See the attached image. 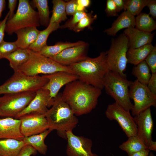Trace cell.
<instances>
[{
	"mask_svg": "<svg viewBox=\"0 0 156 156\" xmlns=\"http://www.w3.org/2000/svg\"><path fill=\"white\" fill-rule=\"evenodd\" d=\"M20 120V131L24 137L40 134L49 129L48 121L44 115L31 112L23 115Z\"/></svg>",
	"mask_w": 156,
	"mask_h": 156,
	"instance_id": "cell-13",
	"label": "cell"
},
{
	"mask_svg": "<svg viewBox=\"0 0 156 156\" xmlns=\"http://www.w3.org/2000/svg\"><path fill=\"white\" fill-rule=\"evenodd\" d=\"M69 66L78 80L102 90L105 76L109 70L106 52L98 57L86 60Z\"/></svg>",
	"mask_w": 156,
	"mask_h": 156,
	"instance_id": "cell-2",
	"label": "cell"
},
{
	"mask_svg": "<svg viewBox=\"0 0 156 156\" xmlns=\"http://www.w3.org/2000/svg\"><path fill=\"white\" fill-rule=\"evenodd\" d=\"M135 16L126 11H124L112 24L111 27L104 31L110 36H115L118 32L123 29L135 26Z\"/></svg>",
	"mask_w": 156,
	"mask_h": 156,
	"instance_id": "cell-21",
	"label": "cell"
},
{
	"mask_svg": "<svg viewBox=\"0 0 156 156\" xmlns=\"http://www.w3.org/2000/svg\"><path fill=\"white\" fill-rule=\"evenodd\" d=\"M137 127V135L150 151H156V142L152 140L153 121L150 108L134 116Z\"/></svg>",
	"mask_w": 156,
	"mask_h": 156,
	"instance_id": "cell-12",
	"label": "cell"
},
{
	"mask_svg": "<svg viewBox=\"0 0 156 156\" xmlns=\"http://www.w3.org/2000/svg\"><path fill=\"white\" fill-rule=\"evenodd\" d=\"M9 12L7 13L4 19L0 22V44L3 41L6 22L8 19Z\"/></svg>",
	"mask_w": 156,
	"mask_h": 156,
	"instance_id": "cell-42",
	"label": "cell"
},
{
	"mask_svg": "<svg viewBox=\"0 0 156 156\" xmlns=\"http://www.w3.org/2000/svg\"><path fill=\"white\" fill-rule=\"evenodd\" d=\"M51 131L48 129L39 134L24 137L23 141L26 145L31 146L40 153L45 155L47 147L44 143V140Z\"/></svg>",
	"mask_w": 156,
	"mask_h": 156,
	"instance_id": "cell-25",
	"label": "cell"
},
{
	"mask_svg": "<svg viewBox=\"0 0 156 156\" xmlns=\"http://www.w3.org/2000/svg\"><path fill=\"white\" fill-rule=\"evenodd\" d=\"M105 11L107 16H118L116 5L113 0H107Z\"/></svg>",
	"mask_w": 156,
	"mask_h": 156,
	"instance_id": "cell-38",
	"label": "cell"
},
{
	"mask_svg": "<svg viewBox=\"0 0 156 156\" xmlns=\"http://www.w3.org/2000/svg\"><path fill=\"white\" fill-rule=\"evenodd\" d=\"M51 107L45 114L49 129L56 130L59 135L66 139V133L72 130L78 123V120L68 104L63 99L61 94L54 98Z\"/></svg>",
	"mask_w": 156,
	"mask_h": 156,
	"instance_id": "cell-3",
	"label": "cell"
},
{
	"mask_svg": "<svg viewBox=\"0 0 156 156\" xmlns=\"http://www.w3.org/2000/svg\"><path fill=\"white\" fill-rule=\"evenodd\" d=\"M19 119L7 117L0 119V139H12L23 141L24 137L20 131Z\"/></svg>",
	"mask_w": 156,
	"mask_h": 156,
	"instance_id": "cell-18",
	"label": "cell"
},
{
	"mask_svg": "<svg viewBox=\"0 0 156 156\" xmlns=\"http://www.w3.org/2000/svg\"><path fill=\"white\" fill-rule=\"evenodd\" d=\"M150 69L144 60L133 67L132 73L136 79L142 84L147 86L151 74Z\"/></svg>",
	"mask_w": 156,
	"mask_h": 156,
	"instance_id": "cell-31",
	"label": "cell"
},
{
	"mask_svg": "<svg viewBox=\"0 0 156 156\" xmlns=\"http://www.w3.org/2000/svg\"><path fill=\"white\" fill-rule=\"evenodd\" d=\"M25 145L23 141L12 139H0V156H18Z\"/></svg>",
	"mask_w": 156,
	"mask_h": 156,
	"instance_id": "cell-22",
	"label": "cell"
},
{
	"mask_svg": "<svg viewBox=\"0 0 156 156\" xmlns=\"http://www.w3.org/2000/svg\"><path fill=\"white\" fill-rule=\"evenodd\" d=\"M128 49V39L123 33L112 39L110 47L106 52L109 70L125 78L124 72L128 63L127 54Z\"/></svg>",
	"mask_w": 156,
	"mask_h": 156,
	"instance_id": "cell-8",
	"label": "cell"
},
{
	"mask_svg": "<svg viewBox=\"0 0 156 156\" xmlns=\"http://www.w3.org/2000/svg\"><path fill=\"white\" fill-rule=\"evenodd\" d=\"M40 31L37 27H28L16 31L17 39L14 42L18 48L28 49L36 40Z\"/></svg>",
	"mask_w": 156,
	"mask_h": 156,
	"instance_id": "cell-20",
	"label": "cell"
},
{
	"mask_svg": "<svg viewBox=\"0 0 156 156\" xmlns=\"http://www.w3.org/2000/svg\"><path fill=\"white\" fill-rule=\"evenodd\" d=\"M18 49L15 42H7L4 40L0 44V60L5 58Z\"/></svg>",
	"mask_w": 156,
	"mask_h": 156,
	"instance_id": "cell-36",
	"label": "cell"
},
{
	"mask_svg": "<svg viewBox=\"0 0 156 156\" xmlns=\"http://www.w3.org/2000/svg\"><path fill=\"white\" fill-rule=\"evenodd\" d=\"M105 114L108 119L117 122L127 137L137 135V125L130 111L125 110L115 102L108 105Z\"/></svg>",
	"mask_w": 156,
	"mask_h": 156,
	"instance_id": "cell-11",
	"label": "cell"
},
{
	"mask_svg": "<svg viewBox=\"0 0 156 156\" xmlns=\"http://www.w3.org/2000/svg\"><path fill=\"white\" fill-rule=\"evenodd\" d=\"M123 34L128 39L129 49H135L151 44L155 33L146 32L131 27L125 29Z\"/></svg>",
	"mask_w": 156,
	"mask_h": 156,
	"instance_id": "cell-19",
	"label": "cell"
},
{
	"mask_svg": "<svg viewBox=\"0 0 156 156\" xmlns=\"http://www.w3.org/2000/svg\"><path fill=\"white\" fill-rule=\"evenodd\" d=\"M44 76L48 81L42 88L48 90L52 98L56 96L63 86L78 79L75 74L65 72H58Z\"/></svg>",
	"mask_w": 156,
	"mask_h": 156,
	"instance_id": "cell-17",
	"label": "cell"
},
{
	"mask_svg": "<svg viewBox=\"0 0 156 156\" xmlns=\"http://www.w3.org/2000/svg\"><path fill=\"white\" fill-rule=\"evenodd\" d=\"M34 5L37 8L40 23L47 27L50 21V12L47 0H33Z\"/></svg>",
	"mask_w": 156,
	"mask_h": 156,
	"instance_id": "cell-32",
	"label": "cell"
},
{
	"mask_svg": "<svg viewBox=\"0 0 156 156\" xmlns=\"http://www.w3.org/2000/svg\"><path fill=\"white\" fill-rule=\"evenodd\" d=\"M148 156H155L154 154L152 152H150Z\"/></svg>",
	"mask_w": 156,
	"mask_h": 156,
	"instance_id": "cell-49",
	"label": "cell"
},
{
	"mask_svg": "<svg viewBox=\"0 0 156 156\" xmlns=\"http://www.w3.org/2000/svg\"><path fill=\"white\" fill-rule=\"evenodd\" d=\"M101 90L77 80L65 86L61 94L75 116L90 112L96 106Z\"/></svg>",
	"mask_w": 156,
	"mask_h": 156,
	"instance_id": "cell-1",
	"label": "cell"
},
{
	"mask_svg": "<svg viewBox=\"0 0 156 156\" xmlns=\"http://www.w3.org/2000/svg\"><path fill=\"white\" fill-rule=\"evenodd\" d=\"M77 11H85L86 8L90 5L91 1L90 0H77Z\"/></svg>",
	"mask_w": 156,
	"mask_h": 156,
	"instance_id": "cell-44",
	"label": "cell"
},
{
	"mask_svg": "<svg viewBox=\"0 0 156 156\" xmlns=\"http://www.w3.org/2000/svg\"><path fill=\"white\" fill-rule=\"evenodd\" d=\"M152 73H156V47L154 48L144 60Z\"/></svg>",
	"mask_w": 156,
	"mask_h": 156,
	"instance_id": "cell-37",
	"label": "cell"
},
{
	"mask_svg": "<svg viewBox=\"0 0 156 156\" xmlns=\"http://www.w3.org/2000/svg\"><path fill=\"white\" fill-rule=\"evenodd\" d=\"M118 12L124 10L126 0H113Z\"/></svg>",
	"mask_w": 156,
	"mask_h": 156,
	"instance_id": "cell-46",
	"label": "cell"
},
{
	"mask_svg": "<svg viewBox=\"0 0 156 156\" xmlns=\"http://www.w3.org/2000/svg\"><path fill=\"white\" fill-rule=\"evenodd\" d=\"M97 18V15H93V11H91L79 21L73 30L76 32H78L83 30L86 27L90 29L91 24Z\"/></svg>",
	"mask_w": 156,
	"mask_h": 156,
	"instance_id": "cell-34",
	"label": "cell"
},
{
	"mask_svg": "<svg viewBox=\"0 0 156 156\" xmlns=\"http://www.w3.org/2000/svg\"><path fill=\"white\" fill-rule=\"evenodd\" d=\"M88 44L84 42L80 45L67 48L50 58L61 65L69 66L88 58Z\"/></svg>",
	"mask_w": 156,
	"mask_h": 156,
	"instance_id": "cell-15",
	"label": "cell"
},
{
	"mask_svg": "<svg viewBox=\"0 0 156 156\" xmlns=\"http://www.w3.org/2000/svg\"><path fill=\"white\" fill-rule=\"evenodd\" d=\"M35 92L7 94L0 97V116L14 118L28 105Z\"/></svg>",
	"mask_w": 156,
	"mask_h": 156,
	"instance_id": "cell-9",
	"label": "cell"
},
{
	"mask_svg": "<svg viewBox=\"0 0 156 156\" xmlns=\"http://www.w3.org/2000/svg\"><path fill=\"white\" fill-rule=\"evenodd\" d=\"M77 0H71L66 2V12L67 15L73 16L78 12Z\"/></svg>",
	"mask_w": 156,
	"mask_h": 156,
	"instance_id": "cell-39",
	"label": "cell"
},
{
	"mask_svg": "<svg viewBox=\"0 0 156 156\" xmlns=\"http://www.w3.org/2000/svg\"><path fill=\"white\" fill-rule=\"evenodd\" d=\"M29 57L28 49L18 48L7 56L5 58L9 60L10 67L15 72L28 61Z\"/></svg>",
	"mask_w": 156,
	"mask_h": 156,
	"instance_id": "cell-26",
	"label": "cell"
},
{
	"mask_svg": "<svg viewBox=\"0 0 156 156\" xmlns=\"http://www.w3.org/2000/svg\"><path fill=\"white\" fill-rule=\"evenodd\" d=\"M136 29L144 32L151 33L156 29V21L149 14L140 13L135 18Z\"/></svg>",
	"mask_w": 156,
	"mask_h": 156,
	"instance_id": "cell-28",
	"label": "cell"
},
{
	"mask_svg": "<svg viewBox=\"0 0 156 156\" xmlns=\"http://www.w3.org/2000/svg\"><path fill=\"white\" fill-rule=\"evenodd\" d=\"M128 138L126 141L119 146V148L125 152L128 156L137 152L148 149L137 135Z\"/></svg>",
	"mask_w": 156,
	"mask_h": 156,
	"instance_id": "cell-29",
	"label": "cell"
},
{
	"mask_svg": "<svg viewBox=\"0 0 156 156\" xmlns=\"http://www.w3.org/2000/svg\"><path fill=\"white\" fill-rule=\"evenodd\" d=\"M84 42L82 41H79L73 43L59 42L54 45H47L38 53L46 57L51 58L67 48L79 45Z\"/></svg>",
	"mask_w": 156,
	"mask_h": 156,
	"instance_id": "cell-27",
	"label": "cell"
},
{
	"mask_svg": "<svg viewBox=\"0 0 156 156\" xmlns=\"http://www.w3.org/2000/svg\"><path fill=\"white\" fill-rule=\"evenodd\" d=\"M5 5V0H0V18L2 12L4 10Z\"/></svg>",
	"mask_w": 156,
	"mask_h": 156,
	"instance_id": "cell-48",
	"label": "cell"
},
{
	"mask_svg": "<svg viewBox=\"0 0 156 156\" xmlns=\"http://www.w3.org/2000/svg\"><path fill=\"white\" fill-rule=\"evenodd\" d=\"M150 151L148 149H146L134 153L129 156H148Z\"/></svg>",
	"mask_w": 156,
	"mask_h": 156,
	"instance_id": "cell-47",
	"label": "cell"
},
{
	"mask_svg": "<svg viewBox=\"0 0 156 156\" xmlns=\"http://www.w3.org/2000/svg\"><path fill=\"white\" fill-rule=\"evenodd\" d=\"M17 1V0H9L8 7L9 9V15L8 19L12 18L14 14V11L16 7Z\"/></svg>",
	"mask_w": 156,
	"mask_h": 156,
	"instance_id": "cell-45",
	"label": "cell"
},
{
	"mask_svg": "<svg viewBox=\"0 0 156 156\" xmlns=\"http://www.w3.org/2000/svg\"><path fill=\"white\" fill-rule=\"evenodd\" d=\"M147 86L152 93L156 95V73H152Z\"/></svg>",
	"mask_w": 156,
	"mask_h": 156,
	"instance_id": "cell-41",
	"label": "cell"
},
{
	"mask_svg": "<svg viewBox=\"0 0 156 156\" xmlns=\"http://www.w3.org/2000/svg\"><path fill=\"white\" fill-rule=\"evenodd\" d=\"M133 81L118 74L109 70L106 74L103 84L106 93L119 105L127 111L133 107L129 97V88Z\"/></svg>",
	"mask_w": 156,
	"mask_h": 156,
	"instance_id": "cell-4",
	"label": "cell"
},
{
	"mask_svg": "<svg viewBox=\"0 0 156 156\" xmlns=\"http://www.w3.org/2000/svg\"><path fill=\"white\" fill-rule=\"evenodd\" d=\"M48 80L44 75L29 76L17 71L0 86V95L26 92H35L42 88Z\"/></svg>",
	"mask_w": 156,
	"mask_h": 156,
	"instance_id": "cell-6",
	"label": "cell"
},
{
	"mask_svg": "<svg viewBox=\"0 0 156 156\" xmlns=\"http://www.w3.org/2000/svg\"><path fill=\"white\" fill-rule=\"evenodd\" d=\"M148 0H126L124 11L135 16L141 13Z\"/></svg>",
	"mask_w": 156,
	"mask_h": 156,
	"instance_id": "cell-33",
	"label": "cell"
},
{
	"mask_svg": "<svg viewBox=\"0 0 156 156\" xmlns=\"http://www.w3.org/2000/svg\"><path fill=\"white\" fill-rule=\"evenodd\" d=\"M154 47L151 43L138 48L129 49L127 54V63L135 66L144 60Z\"/></svg>",
	"mask_w": 156,
	"mask_h": 156,
	"instance_id": "cell-23",
	"label": "cell"
},
{
	"mask_svg": "<svg viewBox=\"0 0 156 156\" xmlns=\"http://www.w3.org/2000/svg\"><path fill=\"white\" fill-rule=\"evenodd\" d=\"M149 10V14L154 19L156 18V1L155 0H148L147 4Z\"/></svg>",
	"mask_w": 156,
	"mask_h": 156,
	"instance_id": "cell-43",
	"label": "cell"
},
{
	"mask_svg": "<svg viewBox=\"0 0 156 156\" xmlns=\"http://www.w3.org/2000/svg\"><path fill=\"white\" fill-rule=\"evenodd\" d=\"M37 151L31 146L26 145L21 149L18 156H31L35 155Z\"/></svg>",
	"mask_w": 156,
	"mask_h": 156,
	"instance_id": "cell-40",
	"label": "cell"
},
{
	"mask_svg": "<svg viewBox=\"0 0 156 156\" xmlns=\"http://www.w3.org/2000/svg\"><path fill=\"white\" fill-rule=\"evenodd\" d=\"M28 51L29 53L28 60L17 71L29 76L38 75L41 74L48 75L60 71L74 74L69 66L61 65L50 58L29 49Z\"/></svg>",
	"mask_w": 156,
	"mask_h": 156,
	"instance_id": "cell-5",
	"label": "cell"
},
{
	"mask_svg": "<svg viewBox=\"0 0 156 156\" xmlns=\"http://www.w3.org/2000/svg\"><path fill=\"white\" fill-rule=\"evenodd\" d=\"M52 15L49 23H56L60 24L67 18L66 12V2L62 0H53Z\"/></svg>",
	"mask_w": 156,
	"mask_h": 156,
	"instance_id": "cell-30",
	"label": "cell"
},
{
	"mask_svg": "<svg viewBox=\"0 0 156 156\" xmlns=\"http://www.w3.org/2000/svg\"><path fill=\"white\" fill-rule=\"evenodd\" d=\"M54 101L48 90L40 89L36 92L35 96L27 107L14 118L18 119L23 115L34 112L45 115L49 109L48 108L52 105Z\"/></svg>",
	"mask_w": 156,
	"mask_h": 156,
	"instance_id": "cell-16",
	"label": "cell"
},
{
	"mask_svg": "<svg viewBox=\"0 0 156 156\" xmlns=\"http://www.w3.org/2000/svg\"><path fill=\"white\" fill-rule=\"evenodd\" d=\"M40 24L38 13L31 7L29 0H19L16 13L6 22L5 31L11 35L20 29L28 27H37Z\"/></svg>",
	"mask_w": 156,
	"mask_h": 156,
	"instance_id": "cell-7",
	"label": "cell"
},
{
	"mask_svg": "<svg viewBox=\"0 0 156 156\" xmlns=\"http://www.w3.org/2000/svg\"><path fill=\"white\" fill-rule=\"evenodd\" d=\"M88 14V13H86V11H78L76 12L73 16L72 18L67 21L64 25L60 26V28L62 29L68 28L73 30L79 21L86 16Z\"/></svg>",
	"mask_w": 156,
	"mask_h": 156,
	"instance_id": "cell-35",
	"label": "cell"
},
{
	"mask_svg": "<svg viewBox=\"0 0 156 156\" xmlns=\"http://www.w3.org/2000/svg\"><path fill=\"white\" fill-rule=\"evenodd\" d=\"M66 135L67 156H98L92 151V142L91 139L75 135L72 131H67Z\"/></svg>",
	"mask_w": 156,
	"mask_h": 156,
	"instance_id": "cell-14",
	"label": "cell"
},
{
	"mask_svg": "<svg viewBox=\"0 0 156 156\" xmlns=\"http://www.w3.org/2000/svg\"><path fill=\"white\" fill-rule=\"evenodd\" d=\"M129 88V97L134 102L131 110L133 116H136L151 106L156 107V95L152 93L147 86L136 79L132 82Z\"/></svg>",
	"mask_w": 156,
	"mask_h": 156,
	"instance_id": "cell-10",
	"label": "cell"
},
{
	"mask_svg": "<svg viewBox=\"0 0 156 156\" xmlns=\"http://www.w3.org/2000/svg\"><path fill=\"white\" fill-rule=\"evenodd\" d=\"M60 28V24L56 23H49L46 29L40 31L36 40L28 49L35 52L39 53L43 48L47 45V40L50 34Z\"/></svg>",
	"mask_w": 156,
	"mask_h": 156,
	"instance_id": "cell-24",
	"label": "cell"
}]
</instances>
